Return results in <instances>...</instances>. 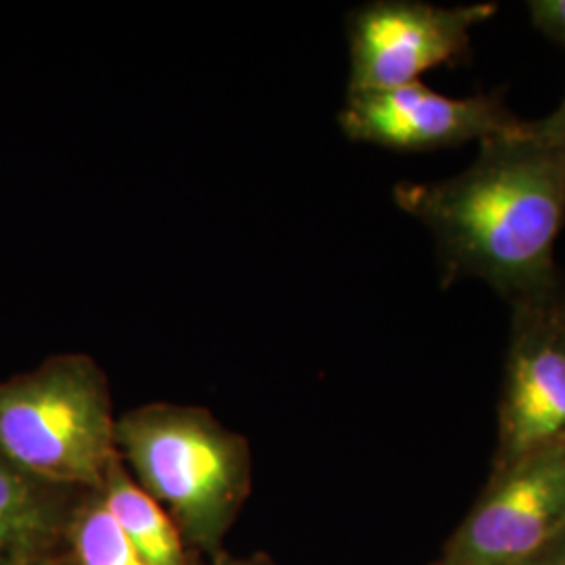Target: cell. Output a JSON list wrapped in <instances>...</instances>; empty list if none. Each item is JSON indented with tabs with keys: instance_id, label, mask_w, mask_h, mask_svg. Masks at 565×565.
Segmentation results:
<instances>
[{
	"instance_id": "6da1fadb",
	"label": "cell",
	"mask_w": 565,
	"mask_h": 565,
	"mask_svg": "<svg viewBox=\"0 0 565 565\" xmlns=\"http://www.w3.org/2000/svg\"><path fill=\"white\" fill-rule=\"evenodd\" d=\"M394 200L429 231L443 282L478 279L515 306L559 294L555 243L565 224V149L522 130L480 142L463 172L403 182Z\"/></svg>"
},
{
	"instance_id": "7a4b0ae2",
	"label": "cell",
	"mask_w": 565,
	"mask_h": 565,
	"mask_svg": "<svg viewBox=\"0 0 565 565\" xmlns=\"http://www.w3.org/2000/svg\"><path fill=\"white\" fill-rule=\"evenodd\" d=\"M116 448L186 546L218 555L252 488L247 440L205 408L156 403L116 419Z\"/></svg>"
},
{
	"instance_id": "3957f363",
	"label": "cell",
	"mask_w": 565,
	"mask_h": 565,
	"mask_svg": "<svg viewBox=\"0 0 565 565\" xmlns=\"http://www.w3.org/2000/svg\"><path fill=\"white\" fill-rule=\"evenodd\" d=\"M0 452L44 484L102 490L120 457L102 366L84 354H61L0 384Z\"/></svg>"
},
{
	"instance_id": "277c9868",
	"label": "cell",
	"mask_w": 565,
	"mask_h": 565,
	"mask_svg": "<svg viewBox=\"0 0 565 565\" xmlns=\"http://www.w3.org/2000/svg\"><path fill=\"white\" fill-rule=\"evenodd\" d=\"M494 2L440 7L422 0H375L348 18V93L419 82L425 72L465 57L471 32L492 20Z\"/></svg>"
},
{
	"instance_id": "5b68a950",
	"label": "cell",
	"mask_w": 565,
	"mask_h": 565,
	"mask_svg": "<svg viewBox=\"0 0 565 565\" xmlns=\"http://www.w3.org/2000/svg\"><path fill=\"white\" fill-rule=\"evenodd\" d=\"M565 536V446L494 469L446 548L455 565H525Z\"/></svg>"
},
{
	"instance_id": "8992f818",
	"label": "cell",
	"mask_w": 565,
	"mask_h": 565,
	"mask_svg": "<svg viewBox=\"0 0 565 565\" xmlns=\"http://www.w3.org/2000/svg\"><path fill=\"white\" fill-rule=\"evenodd\" d=\"M340 126L350 141L419 153L484 142L522 130L499 95L448 97L422 82L348 93Z\"/></svg>"
},
{
	"instance_id": "52a82bcc",
	"label": "cell",
	"mask_w": 565,
	"mask_h": 565,
	"mask_svg": "<svg viewBox=\"0 0 565 565\" xmlns=\"http://www.w3.org/2000/svg\"><path fill=\"white\" fill-rule=\"evenodd\" d=\"M545 306H515L494 469L565 446V329Z\"/></svg>"
},
{
	"instance_id": "ba28073f",
	"label": "cell",
	"mask_w": 565,
	"mask_h": 565,
	"mask_svg": "<svg viewBox=\"0 0 565 565\" xmlns=\"http://www.w3.org/2000/svg\"><path fill=\"white\" fill-rule=\"evenodd\" d=\"M81 494L44 484L0 452V565H23L65 545Z\"/></svg>"
},
{
	"instance_id": "9c48e42d",
	"label": "cell",
	"mask_w": 565,
	"mask_h": 565,
	"mask_svg": "<svg viewBox=\"0 0 565 565\" xmlns=\"http://www.w3.org/2000/svg\"><path fill=\"white\" fill-rule=\"evenodd\" d=\"M97 492L121 534L141 553L147 564L191 565L179 527L166 509L135 482L120 457L109 467L102 490Z\"/></svg>"
},
{
	"instance_id": "30bf717a",
	"label": "cell",
	"mask_w": 565,
	"mask_h": 565,
	"mask_svg": "<svg viewBox=\"0 0 565 565\" xmlns=\"http://www.w3.org/2000/svg\"><path fill=\"white\" fill-rule=\"evenodd\" d=\"M65 546L76 565H149L128 543L99 492H84L65 530Z\"/></svg>"
},
{
	"instance_id": "8fae6325",
	"label": "cell",
	"mask_w": 565,
	"mask_h": 565,
	"mask_svg": "<svg viewBox=\"0 0 565 565\" xmlns=\"http://www.w3.org/2000/svg\"><path fill=\"white\" fill-rule=\"evenodd\" d=\"M527 13L539 32L565 46V0H532Z\"/></svg>"
},
{
	"instance_id": "7c38bea8",
	"label": "cell",
	"mask_w": 565,
	"mask_h": 565,
	"mask_svg": "<svg viewBox=\"0 0 565 565\" xmlns=\"http://www.w3.org/2000/svg\"><path fill=\"white\" fill-rule=\"evenodd\" d=\"M525 126L530 135H534L536 139L565 149V95L562 103L555 107V111H551L541 120L525 121Z\"/></svg>"
},
{
	"instance_id": "4fadbf2b",
	"label": "cell",
	"mask_w": 565,
	"mask_h": 565,
	"mask_svg": "<svg viewBox=\"0 0 565 565\" xmlns=\"http://www.w3.org/2000/svg\"><path fill=\"white\" fill-rule=\"evenodd\" d=\"M525 565H565V536L559 543L548 546L543 555Z\"/></svg>"
},
{
	"instance_id": "5bb4252c",
	"label": "cell",
	"mask_w": 565,
	"mask_h": 565,
	"mask_svg": "<svg viewBox=\"0 0 565 565\" xmlns=\"http://www.w3.org/2000/svg\"><path fill=\"white\" fill-rule=\"evenodd\" d=\"M23 565H76L74 564V559L70 557V553L65 551V553H49V555H42V557H36V559H32V562H28V564Z\"/></svg>"
},
{
	"instance_id": "9a60e30c",
	"label": "cell",
	"mask_w": 565,
	"mask_h": 565,
	"mask_svg": "<svg viewBox=\"0 0 565 565\" xmlns=\"http://www.w3.org/2000/svg\"><path fill=\"white\" fill-rule=\"evenodd\" d=\"M214 565H273L263 555H254V557H218Z\"/></svg>"
},
{
	"instance_id": "2e32d148",
	"label": "cell",
	"mask_w": 565,
	"mask_h": 565,
	"mask_svg": "<svg viewBox=\"0 0 565 565\" xmlns=\"http://www.w3.org/2000/svg\"><path fill=\"white\" fill-rule=\"evenodd\" d=\"M553 315H555V319H557V323L562 324L565 329V296L562 294L555 302H553Z\"/></svg>"
},
{
	"instance_id": "e0dca14e",
	"label": "cell",
	"mask_w": 565,
	"mask_h": 565,
	"mask_svg": "<svg viewBox=\"0 0 565 565\" xmlns=\"http://www.w3.org/2000/svg\"><path fill=\"white\" fill-rule=\"evenodd\" d=\"M434 565H455L452 564V562H450V559H440V562H438V564H434Z\"/></svg>"
}]
</instances>
